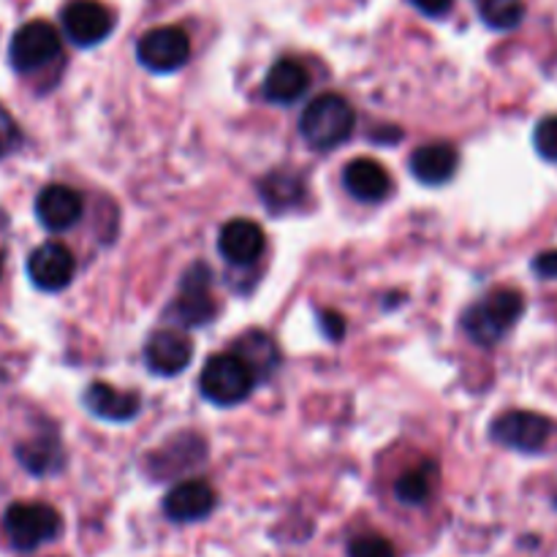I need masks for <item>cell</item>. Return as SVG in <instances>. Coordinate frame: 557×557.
Masks as SVG:
<instances>
[{"mask_svg": "<svg viewBox=\"0 0 557 557\" xmlns=\"http://www.w3.org/2000/svg\"><path fill=\"white\" fill-rule=\"evenodd\" d=\"M522 313H525L522 294L515 288H498L462 313V330L476 346L493 348L515 330Z\"/></svg>", "mask_w": 557, "mask_h": 557, "instance_id": "1", "label": "cell"}, {"mask_svg": "<svg viewBox=\"0 0 557 557\" xmlns=\"http://www.w3.org/2000/svg\"><path fill=\"white\" fill-rule=\"evenodd\" d=\"M357 112L351 103L337 92L313 98L299 117V134L313 150H335L343 141L351 139Z\"/></svg>", "mask_w": 557, "mask_h": 557, "instance_id": "2", "label": "cell"}, {"mask_svg": "<svg viewBox=\"0 0 557 557\" xmlns=\"http://www.w3.org/2000/svg\"><path fill=\"white\" fill-rule=\"evenodd\" d=\"M199 386L207 400L221 408H232L248 400L256 386V379L239 357H234V354H215L201 368Z\"/></svg>", "mask_w": 557, "mask_h": 557, "instance_id": "3", "label": "cell"}, {"mask_svg": "<svg viewBox=\"0 0 557 557\" xmlns=\"http://www.w3.org/2000/svg\"><path fill=\"white\" fill-rule=\"evenodd\" d=\"M3 531L11 547L20 553H33L41 544L54 542L63 531L58 509L47 504H14L3 515Z\"/></svg>", "mask_w": 557, "mask_h": 557, "instance_id": "4", "label": "cell"}, {"mask_svg": "<svg viewBox=\"0 0 557 557\" xmlns=\"http://www.w3.org/2000/svg\"><path fill=\"white\" fill-rule=\"evenodd\" d=\"M169 315L177 326L194 330V326H205L207 321L215 315V297H212V270L205 261H196L188 267L180 281V292L174 297Z\"/></svg>", "mask_w": 557, "mask_h": 557, "instance_id": "5", "label": "cell"}, {"mask_svg": "<svg viewBox=\"0 0 557 557\" xmlns=\"http://www.w3.org/2000/svg\"><path fill=\"white\" fill-rule=\"evenodd\" d=\"M60 49H63L60 33L54 30L49 22L33 20L25 22V25L11 36L9 63L11 69L20 71V74H30V71H38L44 69V65L52 63V60H58Z\"/></svg>", "mask_w": 557, "mask_h": 557, "instance_id": "6", "label": "cell"}, {"mask_svg": "<svg viewBox=\"0 0 557 557\" xmlns=\"http://www.w3.org/2000/svg\"><path fill=\"white\" fill-rule=\"evenodd\" d=\"M490 433L506 449L539 455V451L547 449L549 438H553V422L533 411H506L504 417L495 419Z\"/></svg>", "mask_w": 557, "mask_h": 557, "instance_id": "7", "label": "cell"}, {"mask_svg": "<svg viewBox=\"0 0 557 557\" xmlns=\"http://www.w3.org/2000/svg\"><path fill=\"white\" fill-rule=\"evenodd\" d=\"M136 58L152 74H172L180 71L190 58V38L183 27L163 25L145 33L136 44Z\"/></svg>", "mask_w": 557, "mask_h": 557, "instance_id": "8", "label": "cell"}, {"mask_svg": "<svg viewBox=\"0 0 557 557\" xmlns=\"http://www.w3.org/2000/svg\"><path fill=\"white\" fill-rule=\"evenodd\" d=\"M60 22L76 47H98L114 30V14L101 0H69L60 11Z\"/></svg>", "mask_w": 557, "mask_h": 557, "instance_id": "9", "label": "cell"}, {"mask_svg": "<svg viewBox=\"0 0 557 557\" xmlns=\"http://www.w3.org/2000/svg\"><path fill=\"white\" fill-rule=\"evenodd\" d=\"M74 253L63 243H44L27 256V277L41 292H63L74 281Z\"/></svg>", "mask_w": 557, "mask_h": 557, "instance_id": "10", "label": "cell"}, {"mask_svg": "<svg viewBox=\"0 0 557 557\" xmlns=\"http://www.w3.org/2000/svg\"><path fill=\"white\" fill-rule=\"evenodd\" d=\"M194 359V343L188 335L177 330H158L145 343V364L150 373L172 379L185 373V368Z\"/></svg>", "mask_w": 557, "mask_h": 557, "instance_id": "11", "label": "cell"}, {"mask_svg": "<svg viewBox=\"0 0 557 557\" xmlns=\"http://www.w3.org/2000/svg\"><path fill=\"white\" fill-rule=\"evenodd\" d=\"M82 212H85L82 194L69 185H47L36 196V218L47 232H69L79 223Z\"/></svg>", "mask_w": 557, "mask_h": 557, "instance_id": "12", "label": "cell"}, {"mask_svg": "<svg viewBox=\"0 0 557 557\" xmlns=\"http://www.w3.org/2000/svg\"><path fill=\"white\" fill-rule=\"evenodd\" d=\"M264 232H261L259 223L248 221V218H234L218 234V250L228 264L237 267L256 264L264 253Z\"/></svg>", "mask_w": 557, "mask_h": 557, "instance_id": "13", "label": "cell"}, {"mask_svg": "<svg viewBox=\"0 0 557 557\" xmlns=\"http://www.w3.org/2000/svg\"><path fill=\"white\" fill-rule=\"evenodd\" d=\"M215 490L201 479H188L172 487L163 498V515L172 522H199L215 509Z\"/></svg>", "mask_w": 557, "mask_h": 557, "instance_id": "14", "label": "cell"}, {"mask_svg": "<svg viewBox=\"0 0 557 557\" xmlns=\"http://www.w3.org/2000/svg\"><path fill=\"white\" fill-rule=\"evenodd\" d=\"M82 403L92 417L103 419V422H131L141 411V397L136 392H123L103 381L87 386Z\"/></svg>", "mask_w": 557, "mask_h": 557, "instance_id": "15", "label": "cell"}, {"mask_svg": "<svg viewBox=\"0 0 557 557\" xmlns=\"http://www.w3.org/2000/svg\"><path fill=\"white\" fill-rule=\"evenodd\" d=\"M460 166V152L449 141H433V145H422L408 161L413 177L422 185H446L457 174Z\"/></svg>", "mask_w": 557, "mask_h": 557, "instance_id": "16", "label": "cell"}, {"mask_svg": "<svg viewBox=\"0 0 557 557\" xmlns=\"http://www.w3.org/2000/svg\"><path fill=\"white\" fill-rule=\"evenodd\" d=\"M232 354L234 357L243 359L245 368L253 373L256 384H261V381H270L272 375L277 373V368H281V359H283L277 343L261 330H248L245 335H239L237 341H234Z\"/></svg>", "mask_w": 557, "mask_h": 557, "instance_id": "17", "label": "cell"}, {"mask_svg": "<svg viewBox=\"0 0 557 557\" xmlns=\"http://www.w3.org/2000/svg\"><path fill=\"white\" fill-rule=\"evenodd\" d=\"M310 71L299 60L283 58L267 71L264 76V98L281 107H292L308 92Z\"/></svg>", "mask_w": 557, "mask_h": 557, "instance_id": "18", "label": "cell"}, {"mask_svg": "<svg viewBox=\"0 0 557 557\" xmlns=\"http://www.w3.org/2000/svg\"><path fill=\"white\" fill-rule=\"evenodd\" d=\"M343 185L357 201H384L392 190V177L373 158H354L343 169Z\"/></svg>", "mask_w": 557, "mask_h": 557, "instance_id": "19", "label": "cell"}, {"mask_svg": "<svg viewBox=\"0 0 557 557\" xmlns=\"http://www.w3.org/2000/svg\"><path fill=\"white\" fill-rule=\"evenodd\" d=\"M16 457L22 466L36 476H49L63 466V449L54 433H41L36 438H27L25 444L16 446Z\"/></svg>", "mask_w": 557, "mask_h": 557, "instance_id": "20", "label": "cell"}, {"mask_svg": "<svg viewBox=\"0 0 557 557\" xmlns=\"http://www.w3.org/2000/svg\"><path fill=\"white\" fill-rule=\"evenodd\" d=\"M261 199L272 212H286L305 199V183L292 172H272L259 185Z\"/></svg>", "mask_w": 557, "mask_h": 557, "instance_id": "21", "label": "cell"}, {"mask_svg": "<svg viewBox=\"0 0 557 557\" xmlns=\"http://www.w3.org/2000/svg\"><path fill=\"white\" fill-rule=\"evenodd\" d=\"M433 487H435V466L433 462H424V466L403 473L400 482H397V487H395V493L403 504L422 506V504H428L430 495H433Z\"/></svg>", "mask_w": 557, "mask_h": 557, "instance_id": "22", "label": "cell"}, {"mask_svg": "<svg viewBox=\"0 0 557 557\" xmlns=\"http://www.w3.org/2000/svg\"><path fill=\"white\" fill-rule=\"evenodd\" d=\"M479 14L493 30H515L525 20V0H482Z\"/></svg>", "mask_w": 557, "mask_h": 557, "instance_id": "23", "label": "cell"}, {"mask_svg": "<svg viewBox=\"0 0 557 557\" xmlns=\"http://www.w3.org/2000/svg\"><path fill=\"white\" fill-rule=\"evenodd\" d=\"M348 557H397V553L389 539L379 533H364L348 544Z\"/></svg>", "mask_w": 557, "mask_h": 557, "instance_id": "24", "label": "cell"}, {"mask_svg": "<svg viewBox=\"0 0 557 557\" xmlns=\"http://www.w3.org/2000/svg\"><path fill=\"white\" fill-rule=\"evenodd\" d=\"M533 147L544 161H557V114L539 120L533 128Z\"/></svg>", "mask_w": 557, "mask_h": 557, "instance_id": "25", "label": "cell"}, {"mask_svg": "<svg viewBox=\"0 0 557 557\" xmlns=\"http://www.w3.org/2000/svg\"><path fill=\"white\" fill-rule=\"evenodd\" d=\"M20 141H22L20 125H16V120L11 117L9 109L0 107V158L11 156V152L20 147Z\"/></svg>", "mask_w": 557, "mask_h": 557, "instance_id": "26", "label": "cell"}, {"mask_svg": "<svg viewBox=\"0 0 557 557\" xmlns=\"http://www.w3.org/2000/svg\"><path fill=\"white\" fill-rule=\"evenodd\" d=\"M319 321H321V332H324L330 341H341L346 335V319L337 315L335 310H319Z\"/></svg>", "mask_w": 557, "mask_h": 557, "instance_id": "27", "label": "cell"}, {"mask_svg": "<svg viewBox=\"0 0 557 557\" xmlns=\"http://www.w3.org/2000/svg\"><path fill=\"white\" fill-rule=\"evenodd\" d=\"M533 272L544 281H557V250H544L533 259Z\"/></svg>", "mask_w": 557, "mask_h": 557, "instance_id": "28", "label": "cell"}, {"mask_svg": "<svg viewBox=\"0 0 557 557\" xmlns=\"http://www.w3.org/2000/svg\"><path fill=\"white\" fill-rule=\"evenodd\" d=\"M411 3L417 5V9L422 11V14L444 16L446 11L451 9V3H455V0H411Z\"/></svg>", "mask_w": 557, "mask_h": 557, "instance_id": "29", "label": "cell"}, {"mask_svg": "<svg viewBox=\"0 0 557 557\" xmlns=\"http://www.w3.org/2000/svg\"><path fill=\"white\" fill-rule=\"evenodd\" d=\"M0 275H3V259H0Z\"/></svg>", "mask_w": 557, "mask_h": 557, "instance_id": "30", "label": "cell"}]
</instances>
